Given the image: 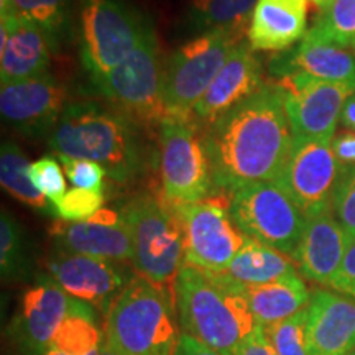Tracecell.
Returning a JSON list of instances; mask_svg holds the SVG:
<instances>
[{"label": "cell", "instance_id": "obj_1", "mask_svg": "<svg viewBox=\"0 0 355 355\" xmlns=\"http://www.w3.org/2000/svg\"><path fill=\"white\" fill-rule=\"evenodd\" d=\"M204 139L216 189L234 193L252 183L278 181L295 141L282 86L266 81L206 127Z\"/></svg>", "mask_w": 355, "mask_h": 355}, {"label": "cell", "instance_id": "obj_2", "mask_svg": "<svg viewBox=\"0 0 355 355\" xmlns=\"http://www.w3.org/2000/svg\"><path fill=\"white\" fill-rule=\"evenodd\" d=\"M56 155L89 159L125 184L145 170L146 153L137 123L96 102H71L48 135Z\"/></svg>", "mask_w": 355, "mask_h": 355}, {"label": "cell", "instance_id": "obj_3", "mask_svg": "<svg viewBox=\"0 0 355 355\" xmlns=\"http://www.w3.org/2000/svg\"><path fill=\"white\" fill-rule=\"evenodd\" d=\"M175 295L184 334L222 355H235L255 329L245 285L225 273H209L184 263L175 279Z\"/></svg>", "mask_w": 355, "mask_h": 355}, {"label": "cell", "instance_id": "obj_4", "mask_svg": "<svg viewBox=\"0 0 355 355\" xmlns=\"http://www.w3.org/2000/svg\"><path fill=\"white\" fill-rule=\"evenodd\" d=\"M180 336L168 293L144 277L132 278L105 319V340L123 355H175Z\"/></svg>", "mask_w": 355, "mask_h": 355}, {"label": "cell", "instance_id": "obj_5", "mask_svg": "<svg viewBox=\"0 0 355 355\" xmlns=\"http://www.w3.org/2000/svg\"><path fill=\"white\" fill-rule=\"evenodd\" d=\"M81 60L94 84L144 42L152 20L125 0H79Z\"/></svg>", "mask_w": 355, "mask_h": 355}, {"label": "cell", "instance_id": "obj_6", "mask_svg": "<svg viewBox=\"0 0 355 355\" xmlns=\"http://www.w3.org/2000/svg\"><path fill=\"white\" fill-rule=\"evenodd\" d=\"M247 32L216 28L180 46L163 64V96L168 115L193 119L194 107L227 63Z\"/></svg>", "mask_w": 355, "mask_h": 355}, {"label": "cell", "instance_id": "obj_7", "mask_svg": "<svg viewBox=\"0 0 355 355\" xmlns=\"http://www.w3.org/2000/svg\"><path fill=\"white\" fill-rule=\"evenodd\" d=\"M130 232L133 265L157 285L175 282L184 260V239L171 202L144 194L123 207Z\"/></svg>", "mask_w": 355, "mask_h": 355}, {"label": "cell", "instance_id": "obj_8", "mask_svg": "<svg viewBox=\"0 0 355 355\" xmlns=\"http://www.w3.org/2000/svg\"><path fill=\"white\" fill-rule=\"evenodd\" d=\"M163 64L155 28L144 42L96 84L117 112L137 125H159L168 115L163 96Z\"/></svg>", "mask_w": 355, "mask_h": 355}, {"label": "cell", "instance_id": "obj_9", "mask_svg": "<svg viewBox=\"0 0 355 355\" xmlns=\"http://www.w3.org/2000/svg\"><path fill=\"white\" fill-rule=\"evenodd\" d=\"M158 145L159 175L168 202H198L214 194L206 139L196 121L166 117L158 125Z\"/></svg>", "mask_w": 355, "mask_h": 355}, {"label": "cell", "instance_id": "obj_10", "mask_svg": "<svg viewBox=\"0 0 355 355\" xmlns=\"http://www.w3.org/2000/svg\"><path fill=\"white\" fill-rule=\"evenodd\" d=\"M230 217L248 239L288 257H295L308 217L277 181L252 183L235 189Z\"/></svg>", "mask_w": 355, "mask_h": 355}, {"label": "cell", "instance_id": "obj_11", "mask_svg": "<svg viewBox=\"0 0 355 355\" xmlns=\"http://www.w3.org/2000/svg\"><path fill=\"white\" fill-rule=\"evenodd\" d=\"M184 239V261L209 273H224L247 241L230 217L224 191L198 202L173 204Z\"/></svg>", "mask_w": 355, "mask_h": 355}, {"label": "cell", "instance_id": "obj_12", "mask_svg": "<svg viewBox=\"0 0 355 355\" xmlns=\"http://www.w3.org/2000/svg\"><path fill=\"white\" fill-rule=\"evenodd\" d=\"M339 175L340 165L332 152V140L295 139L277 183L309 219L332 209Z\"/></svg>", "mask_w": 355, "mask_h": 355}, {"label": "cell", "instance_id": "obj_13", "mask_svg": "<svg viewBox=\"0 0 355 355\" xmlns=\"http://www.w3.org/2000/svg\"><path fill=\"white\" fill-rule=\"evenodd\" d=\"M277 83L285 94V109L295 139H334L340 114L355 86L319 81L303 74L278 78Z\"/></svg>", "mask_w": 355, "mask_h": 355}, {"label": "cell", "instance_id": "obj_14", "mask_svg": "<svg viewBox=\"0 0 355 355\" xmlns=\"http://www.w3.org/2000/svg\"><path fill=\"white\" fill-rule=\"evenodd\" d=\"M68 104V89L50 73L3 83L0 89L3 121L25 135H50Z\"/></svg>", "mask_w": 355, "mask_h": 355}, {"label": "cell", "instance_id": "obj_15", "mask_svg": "<svg viewBox=\"0 0 355 355\" xmlns=\"http://www.w3.org/2000/svg\"><path fill=\"white\" fill-rule=\"evenodd\" d=\"M50 277L71 298L109 313L132 277L119 261L60 250L48 260Z\"/></svg>", "mask_w": 355, "mask_h": 355}, {"label": "cell", "instance_id": "obj_16", "mask_svg": "<svg viewBox=\"0 0 355 355\" xmlns=\"http://www.w3.org/2000/svg\"><path fill=\"white\" fill-rule=\"evenodd\" d=\"M73 298L51 277L21 295L10 337L21 355H43L68 314Z\"/></svg>", "mask_w": 355, "mask_h": 355}, {"label": "cell", "instance_id": "obj_17", "mask_svg": "<svg viewBox=\"0 0 355 355\" xmlns=\"http://www.w3.org/2000/svg\"><path fill=\"white\" fill-rule=\"evenodd\" d=\"M263 69L255 50L243 40L229 56L209 89L194 107L193 121L209 127L220 115L247 101L265 86Z\"/></svg>", "mask_w": 355, "mask_h": 355}, {"label": "cell", "instance_id": "obj_18", "mask_svg": "<svg viewBox=\"0 0 355 355\" xmlns=\"http://www.w3.org/2000/svg\"><path fill=\"white\" fill-rule=\"evenodd\" d=\"M60 250L81 254L96 259L122 261L133 259L130 232L123 214L112 209H102L79 222H56L51 229Z\"/></svg>", "mask_w": 355, "mask_h": 355}, {"label": "cell", "instance_id": "obj_19", "mask_svg": "<svg viewBox=\"0 0 355 355\" xmlns=\"http://www.w3.org/2000/svg\"><path fill=\"white\" fill-rule=\"evenodd\" d=\"M53 40L37 25L12 10L0 12V79L21 81L46 73L51 63Z\"/></svg>", "mask_w": 355, "mask_h": 355}, {"label": "cell", "instance_id": "obj_20", "mask_svg": "<svg viewBox=\"0 0 355 355\" xmlns=\"http://www.w3.org/2000/svg\"><path fill=\"white\" fill-rule=\"evenodd\" d=\"M311 355H347L355 350V300L316 290L308 304Z\"/></svg>", "mask_w": 355, "mask_h": 355}, {"label": "cell", "instance_id": "obj_21", "mask_svg": "<svg viewBox=\"0 0 355 355\" xmlns=\"http://www.w3.org/2000/svg\"><path fill=\"white\" fill-rule=\"evenodd\" d=\"M349 245L347 234L331 209L309 217L293 261L306 279L329 286Z\"/></svg>", "mask_w": 355, "mask_h": 355}, {"label": "cell", "instance_id": "obj_22", "mask_svg": "<svg viewBox=\"0 0 355 355\" xmlns=\"http://www.w3.org/2000/svg\"><path fill=\"white\" fill-rule=\"evenodd\" d=\"M309 0H259L247 42L255 51H286L308 33Z\"/></svg>", "mask_w": 355, "mask_h": 355}, {"label": "cell", "instance_id": "obj_23", "mask_svg": "<svg viewBox=\"0 0 355 355\" xmlns=\"http://www.w3.org/2000/svg\"><path fill=\"white\" fill-rule=\"evenodd\" d=\"M275 76L290 74L355 86V55L352 48L304 40L295 50H286L272 63Z\"/></svg>", "mask_w": 355, "mask_h": 355}, {"label": "cell", "instance_id": "obj_24", "mask_svg": "<svg viewBox=\"0 0 355 355\" xmlns=\"http://www.w3.org/2000/svg\"><path fill=\"white\" fill-rule=\"evenodd\" d=\"M245 291L255 322L263 327L295 316L311 301V293L298 272L265 285L245 286Z\"/></svg>", "mask_w": 355, "mask_h": 355}, {"label": "cell", "instance_id": "obj_25", "mask_svg": "<svg viewBox=\"0 0 355 355\" xmlns=\"http://www.w3.org/2000/svg\"><path fill=\"white\" fill-rule=\"evenodd\" d=\"M224 273L242 285L257 286L296 273V268L291 257L247 237Z\"/></svg>", "mask_w": 355, "mask_h": 355}, {"label": "cell", "instance_id": "obj_26", "mask_svg": "<svg viewBox=\"0 0 355 355\" xmlns=\"http://www.w3.org/2000/svg\"><path fill=\"white\" fill-rule=\"evenodd\" d=\"M104 343L94 306L73 298L50 347L66 355H92L101 352Z\"/></svg>", "mask_w": 355, "mask_h": 355}, {"label": "cell", "instance_id": "obj_27", "mask_svg": "<svg viewBox=\"0 0 355 355\" xmlns=\"http://www.w3.org/2000/svg\"><path fill=\"white\" fill-rule=\"evenodd\" d=\"M259 0H189L186 20L198 32L234 28L248 32Z\"/></svg>", "mask_w": 355, "mask_h": 355}, {"label": "cell", "instance_id": "obj_28", "mask_svg": "<svg viewBox=\"0 0 355 355\" xmlns=\"http://www.w3.org/2000/svg\"><path fill=\"white\" fill-rule=\"evenodd\" d=\"M30 163L19 145L7 141L0 152V183L10 196L32 209L44 214H55L53 204L35 188L28 176Z\"/></svg>", "mask_w": 355, "mask_h": 355}, {"label": "cell", "instance_id": "obj_29", "mask_svg": "<svg viewBox=\"0 0 355 355\" xmlns=\"http://www.w3.org/2000/svg\"><path fill=\"white\" fill-rule=\"evenodd\" d=\"M8 10L40 26L58 46L69 25L71 0H0V12Z\"/></svg>", "mask_w": 355, "mask_h": 355}, {"label": "cell", "instance_id": "obj_30", "mask_svg": "<svg viewBox=\"0 0 355 355\" xmlns=\"http://www.w3.org/2000/svg\"><path fill=\"white\" fill-rule=\"evenodd\" d=\"M304 40L352 48L355 43V0H334L314 20Z\"/></svg>", "mask_w": 355, "mask_h": 355}, {"label": "cell", "instance_id": "obj_31", "mask_svg": "<svg viewBox=\"0 0 355 355\" xmlns=\"http://www.w3.org/2000/svg\"><path fill=\"white\" fill-rule=\"evenodd\" d=\"M277 355H311L308 340V306L295 316L265 327Z\"/></svg>", "mask_w": 355, "mask_h": 355}, {"label": "cell", "instance_id": "obj_32", "mask_svg": "<svg viewBox=\"0 0 355 355\" xmlns=\"http://www.w3.org/2000/svg\"><path fill=\"white\" fill-rule=\"evenodd\" d=\"M0 266L3 278L20 277L25 270L24 234L15 217L6 211L0 217Z\"/></svg>", "mask_w": 355, "mask_h": 355}, {"label": "cell", "instance_id": "obj_33", "mask_svg": "<svg viewBox=\"0 0 355 355\" xmlns=\"http://www.w3.org/2000/svg\"><path fill=\"white\" fill-rule=\"evenodd\" d=\"M104 207V191L73 188L53 206L60 220L79 222L97 214Z\"/></svg>", "mask_w": 355, "mask_h": 355}, {"label": "cell", "instance_id": "obj_34", "mask_svg": "<svg viewBox=\"0 0 355 355\" xmlns=\"http://www.w3.org/2000/svg\"><path fill=\"white\" fill-rule=\"evenodd\" d=\"M332 212L352 243L355 241V166L340 168L332 196Z\"/></svg>", "mask_w": 355, "mask_h": 355}, {"label": "cell", "instance_id": "obj_35", "mask_svg": "<svg viewBox=\"0 0 355 355\" xmlns=\"http://www.w3.org/2000/svg\"><path fill=\"white\" fill-rule=\"evenodd\" d=\"M63 166L53 157H43L37 162L30 163L28 176L40 193L50 201L53 206L61 201V198L68 193Z\"/></svg>", "mask_w": 355, "mask_h": 355}, {"label": "cell", "instance_id": "obj_36", "mask_svg": "<svg viewBox=\"0 0 355 355\" xmlns=\"http://www.w3.org/2000/svg\"><path fill=\"white\" fill-rule=\"evenodd\" d=\"M58 158H60L66 178L74 188L89 191H102V188H104V180L107 176V171L101 165L89 162V159L69 158L64 157V155H58Z\"/></svg>", "mask_w": 355, "mask_h": 355}, {"label": "cell", "instance_id": "obj_37", "mask_svg": "<svg viewBox=\"0 0 355 355\" xmlns=\"http://www.w3.org/2000/svg\"><path fill=\"white\" fill-rule=\"evenodd\" d=\"M329 286L336 293L355 300V241L349 245L343 263L332 277Z\"/></svg>", "mask_w": 355, "mask_h": 355}, {"label": "cell", "instance_id": "obj_38", "mask_svg": "<svg viewBox=\"0 0 355 355\" xmlns=\"http://www.w3.org/2000/svg\"><path fill=\"white\" fill-rule=\"evenodd\" d=\"M235 355H277V352L266 337L265 327L257 324L250 336H247L245 340L235 350Z\"/></svg>", "mask_w": 355, "mask_h": 355}, {"label": "cell", "instance_id": "obj_39", "mask_svg": "<svg viewBox=\"0 0 355 355\" xmlns=\"http://www.w3.org/2000/svg\"><path fill=\"white\" fill-rule=\"evenodd\" d=\"M332 152L340 168L355 166V132L345 130L336 133L332 139Z\"/></svg>", "mask_w": 355, "mask_h": 355}, {"label": "cell", "instance_id": "obj_40", "mask_svg": "<svg viewBox=\"0 0 355 355\" xmlns=\"http://www.w3.org/2000/svg\"><path fill=\"white\" fill-rule=\"evenodd\" d=\"M175 355H222V354L216 352V350H212L207 347V345L199 343L198 339H194L193 336L184 334L183 332V334L180 336V340H178Z\"/></svg>", "mask_w": 355, "mask_h": 355}, {"label": "cell", "instance_id": "obj_41", "mask_svg": "<svg viewBox=\"0 0 355 355\" xmlns=\"http://www.w3.org/2000/svg\"><path fill=\"white\" fill-rule=\"evenodd\" d=\"M339 122L345 130L355 132V92L349 97L347 102H345Z\"/></svg>", "mask_w": 355, "mask_h": 355}, {"label": "cell", "instance_id": "obj_42", "mask_svg": "<svg viewBox=\"0 0 355 355\" xmlns=\"http://www.w3.org/2000/svg\"><path fill=\"white\" fill-rule=\"evenodd\" d=\"M101 355H123V354L119 352L117 349L112 347V345H110L107 340H105L104 345H102V349H101Z\"/></svg>", "mask_w": 355, "mask_h": 355}, {"label": "cell", "instance_id": "obj_43", "mask_svg": "<svg viewBox=\"0 0 355 355\" xmlns=\"http://www.w3.org/2000/svg\"><path fill=\"white\" fill-rule=\"evenodd\" d=\"M309 2L313 3V6L316 7L319 12H324V10H326L327 7L331 6L332 2H334V0H309Z\"/></svg>", "mask_w": 355, "mask_h": 355}, {"label": "cell", "instance_id": "obj_44", "mask_svg": "<svg viewBox=\"0 0 355 355\" xmlns=\"http://www.w3.org/2000/svg\"><path fill=\"white\" fill-rule=\"evenodd\" d=\"M43 355H66V354L60 352V350H56V349H53V347H48V349H46V352H44ZM92 355H101V352L92 354Z\"/></svg>", "mask_w": 355, "mask_h": 355}, {"label": "cell", "instance_id": "obj_45", "mask_svg": "<svg viewBox=\"0 0 355 355\" xmlns=\"http://www.w3.org/2000/svg\"><path fill=\"white\" fill-rule=\"evenodd\" d=\"M352 50H354V55H355V43H354V46H352Z\"/></svg>", "mask_w": 355, "mask_h": 355}, {"label": "cell", "instance_id": "obj_46", "mask_svg": "<svg viewBox=\"0 0 355 355\" xmlns=\"http://www.w3.org/2000/svg\"><path fill=\"white\" fill-rule=\"evenodd\" d=\"M347 355H355V350H354V352H350V354H347Z\"/></svg>", "mask_w": 355, "mask_h": 355}]
</instances>
